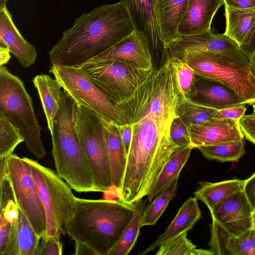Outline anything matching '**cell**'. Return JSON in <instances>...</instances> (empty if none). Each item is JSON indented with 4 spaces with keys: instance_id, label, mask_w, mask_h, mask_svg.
Wrapping results in <instances>:
<instances>
[{
    "instance_id": "45",
    "label": "cell",
    "mask_w": 255,
    "mask_h": 255,
    "mask_svg": "<svg viewBox=\"0 0 255 255\" xmlns=\"http://www.w3.org/2000/svg\"><path fill=\"white\" fill-rule=\"evenodd\" d=\"M75 255H97L88 246L78 242H75Z\"/></svg>"
},
{
    "instance_id": "7",
    "label": "cell",
    "mask_w": 255,
    "mask_h": 255,
    "mask_svg": "<svg viewBox=\"0 0 255 255\" xmlns=\"http://www.w3.org/2000/svg\"><path fill=\"white\" fill-rule=\"evenodd\" d=\"M78 67L118 107L134 96L154 69L146 70L118 60L89 61Z\"/></svg>"
},
{
    "instance_id": "23",
    "label": "cell",
    "mask_w": 255,
    "mask_h": 255,
    "mask_svg": "<svg viewBox=\"0 0 255 255\" xmlns=\"http://www.w3.org/2000/svg\"><path fill=\"white\" fill-rule=\"evenodd\" d=\"M101 119L110 162L113 185L119 191L124 176L128 156L115 123L101 117Z\"/></svg>"
},
{
    "instance_id": "44",
    "label": "cell",
    "mask_w": 255,
    "mask_h": 255,
    "mask_svg": "<svg viewBox=\"0 0 255 255\" xmlns=\"http://www.w3.org/2000/svg\"><path fill=\"white\" fill-rule=\"evenodd\" d=\"M240 48L250 60L255 52V27L248 39L240 46Z\"/></svg>"
},
{
    "instance_id": "21",
    "label": "cell",
    "mask_w": 255,
    "mask_h": 255,
    "mask_svg": "<svg viewBox=\"0 0 255 255\" xmlns=\"http://www.w3.org/2000/svg\"><path fill=\"white\" fill-rule=\"evenodd\" d=\"M197 200L195 197L187 199L166 229L140 255H146L162 244L191 230L201 217Z\"/></svg>"
},
{
    "instance_id": "5",
    "label": "cell",
    "mask_w": 255,
    "mask_h": 255,
    "mask_svg": "<svg viewBox=\"0 0 255 255\" xmlns=\"http://www.w3.org/2000/svg\"><path fill=\"white\" fill-rule=\"evenodd\" d=\"M0 112L20 131L28 150L37 159L46 154L41 138V128L32 99L23 82L0 66Z\"/></svg>"
},
{
    "instance_id": "42",
    "label": "cell",
    "mask_w": 255,
    "mask_h": 255,
    "mask_svg": "<svg viewBox=\"0 0 255 255\" xmlns=\"http://www.w3.org/2000/svg\"><path fill=\"white\" fill-rule=\"evenodd\" d=\"M243 190L254 211L255 210V172L245 180Z\"/></svg>"
},
{
    "instance_id": "2",
    "label": "cell",
    "mask_w": 255,
    "mask_h": 255,
    "mask_svg": "<svg viewBox=\"0 0 255 255\" xmlns=\"http://www.w3.org/2000/svg\"><path fill=\"white\" fill-rule=\"evenodd\" d=\"M134 31L120 1L103 4L77 18L49 52L51 65L78 67Z\"/></svg>"
},
{
    "instance_id": "1",
    "label": "cell",
    "mask_w": 255,
    "mask_h": 255,
    "mask_svg": "<svg viewBox=\"0 0 255 255\" xmlns=\"http://www.w3.org/2000/svg\"><path fill=\"white\" fill-rule=\"evenodd\" d=\"M133 125L125 172L119 190V200L129 205L147 196L171 155L180 148L172 140L173 120L134 106L125 113Z\"/></svg>"
},
{
    "instance_id": "9",
    "label": "cell",
    "mask_w": 255,
    "mask_h": 255,
    "mask_svg": "<svg viewBox=\"0 0 255 255\" xmlns=\"http://www.w3.org/2000/svg\"><path fill=\"white\" fill-rule=\"evenodd\" d=\"M75 126L95 181L102 192L113 186L110 162L101 117L78 105Z\"/></svg>"
},
{
    "instance_id": "49",
    "label": "cell",
    "mask_w": 255,
    "mask_h": 255,
    "mask_svg": "<svg viewBox=\"0 0 255 255\" xmlns=\"http://www.w3.org/2000/svg\"><path fill=\"white\" fill-rule=\"evenodd\" d=\"M253 228L255 230V210L252 213Z\"/></svg>"
},
{
    "instance_id": "13",
    "label": "cell",
    "mask_w": 255,
    "mask_h": 255,
    "mask_svg": "<svg viewBox=\"0 0 255 255\" xmlns=\"http://www.w3.org/2000/svg\"><path fill=\"white\" fill-rule=\"evenodd\" d=\"M131 18L134 31L148 46L153 61L163 64L167 58L159 26L155 0H121Z\"/></svg>"
},
{
    "instance_id": "40",
    "label": "cell",
    "mask_w": 255,
    "mask_h": 255,
    "mask_svg": "<svg viewBox=\"0 0 255 255\" xmlns=\"http://www.w3.org/2000/svg\"><path fill=\"white\" fill-rule=\"evenodd\" d=\"M245 105L237 106L218 110L214 116L215 119H230L240 120L245 115Z\"/></svg>"
},
{
    "instance_id": "50",
    "label": "cell",
    "mask_w": 255,
    "mask_h": 255,
    "mask_svg": "<svg viewBox=\"0 0 255 255\" xmlns=\"http://www.w3.org/2000/svg\"><path fill=\"white\" fill-rule=\"evenodd\" d=\"M253 113L252 114L254 115H255V103L253 104Z\"/></svg>"
},
{
    "instance_id": "33",
    "label": "cell",
    "mask_w": 255,
    "mask_h": 255,
    "mask_svg": "<svg viewBox=\"0 0 255 255\" xmlns=\"http://www.w3.org/2000/svg\"><path fill=\"white\" fill-rule=\"evenodd\" d=\"M187 233L166 242L158 247L156 255H214L210 250L197 249L188 239Z\"/></svg>"
},
{
    "instance_id": "46",
    "label": "cell",
    "mask_w": 255,
    "mask_h": 255,
    "mask_svg": "<svg viewBox=\"0 0 255 255\" xmlns=\"http://www.w3.org/2000/svg\"><path fill=\"white\" fill-rule=\"evenodd\" d=\"M10 52L6 47L0 45V66H3L7 63L10 58Z\"/></svg>"
},
{
    "instance_id": "10",
    "label": "cell",
    "mask_w": 255,
    "mask_h": 255,
    "mask_svg": "<svg viewBox=\"0 0 255 255\" xmlns=\"http://www.w3.org/2000/svg\"><path fill=\"white\" fill-rule=\"evenodd\" d=\"M183 61L196 75L220 82L235 91L249 105L255 103V77L249 70L215 52L194 54Z\"/></svg>"
},
{
    "instance_id": "14",
    "label": "cell",
    "mask_w": 255,
    "mask_h": 255,
    "mask_svg": "<svg viewBox=\"0 0 255 255\" xmlns=\"http://www.w3.org/2000/svg\"><path fill=\"white\" fill-rule=\"evenodd\" d=\"M253 209L243 190L237 192L210 212L212 219L230 234L240 236L253 228Z\"/></svg>"
},
{
    "instance_id": "3",
    "label": "cell",
    "mask_w": 255,
    "mask_h": 255,
    "mask_svg": "<svg viewBox=\"0 0 255 255\" xmlns=\"http://www.w3.org/2000/svg\"><path fill=\"white\" fill-rule=\"evenodd\" d=\"M133 213V204L120 200L76 197L66 233L74 242L88 246L97 255H109L131 220Z\"/></svg>"
},
{
    "instance_id": "18",
    "label": "cell",
    "mask_w": 255,
    "mask_h": 255,
    "mask_svg": "<svg viewBox=\"0 0 255 255\" xmlns=\"http://www.w3.org/2000/svg\"><path fill=\"white\" fill-rule=\"evenodd\" d=\"M208 245L214 255H255V230L253 228L240 236L230 234L212 219Z\"/></svg>"
},
{
    "instance_id": "16",
    "label": "cell",
    "mask_w": 255,
    "mask_h": 255,
    "mask_svg": "<svg viewBox=\"0 0 255 255\" xmlns=\"http://www.w3.org/2000/svg\"><path fill=\"white\" fill-rule=\"evenodd\" d=\"M105 60L123 61L146 70L154 68L148 46L135 31L89 61Z\"/></svg>"
},
{
    "instance_id": "34",
    "label": "cell",
    "mask_w": 255,
    "mask_h": 255,
    "mask_svg": "<svg viewBox=\"0 0 255 255\" xmlns=\"http://www.w3.org/2000/svg\"><path fill=\"white\" fill-rule=\"evenodd\" d=\"M0 219L13 224L18 217V206L8 173L0 180Z\"/></svg>"
},
{
    "instance_id": "24",
    "label": "cell",
    "mask_w": 255,
    "mask_h": 255,
    "mask_svg": "<svg viewBox=\"0 0 255 255\" xmlns=\"http://www.w3.org/2000/svg\"><path fill=\"white\" fill-rule=\"evenodd\" d=\"M33 83L39 95L51 135L54 121L58 113L62 98V88L55 78L47 74L36 75Z\"/></svg>"
},
{
    "instance_id": "27",
    "label": "cell",
    "mask_w": 255,
    "mask_h": 255,
    "mask_svg": "<svg viewBox=\"0 0 255 255\" xmlns=\"http://www.w3.org/2000/svg\"><path fill=\"white\" fill-rule=\"evenodd\" d=\"M192 148L186 147L176 150L164 166L147 195L149 202L163 191L180 173L187 162Z\"/></svg>"
},
{
    "instance_id": "15",
    "label": "cell",
    "mask_w": 255,
    "mask_h": 255,
    "mask_svg": "<svg viewBox=\"0 0 255 255\" xmlns=\"http://www.w3.org/2000/svg\"><path fill=\"white\" fill-rule=\"evenodd\" d=\"M190 147H198L244 139L240 120L213 118L189 127Z\"/></svg>"
},
{
    "instance_id": "36",
    "label": "cell",
    "mask_w": 255,
    "mask_h": 255,
    "mask_svg": "<svg viewBox=\"0 0 255 255\" xmlns=\"http://www.w3.org/2000/svg\"><path fill=\"white\" fill-rule=\"evenodd\" d=\"M169 59L180 91L185 98L187 99L194 87L196 75L186 61L178 59Z\"/></svg>"
},
{
    "instance_id": "8",
    "label": "cell",
    "mask_w": 255,
    "mask_h": 255,
    "mask_svg": "<svg viewBox=\"0 0 255 255\" xmlns=\"http://www.w3.org/2000/svg\"><path fill=\"white\" fill-rule=\"evenodd\" d=\"M49 72L78 105L85 106L108 121L118 124L127 123L120 108L112 102L80 68L52 65Z\"/></svg>"
},
{
    "instance_id": "41",
    "label": "cell",
    "mask_w": 255,
    "mask_h": 255,
    "mask_svg": "<svg viewBox=\"0 0 255 255\" xmlns=\"http://www.w3.org/2000/svg\"><path fill=\"white\" fill-rule=\"evenodd\" d=\"M115 125L119 130L120 136L127 156L130 148L133 132V125L131 123Z\"/></svg>"
},
{
    "instance_id": "38",
    "label": "cell",
    "mask_w": 255,
    "mask_h": 255,
    "mask_svg": "<svg viewBox=\"0 0 255 255\" xmlns=\"http://www.w3.org/2000/svg\"><path fill=\"white\" fill-rule=\"evenodd\" d=\"M62 252L60 238L46 235L40 239L36 255H61Z\"/></svg>"
},
{
    "instance_id": "12",
    "label": "cell",
    "mask_w": 255,
    "mask_h": 255,
    "mask_svg": "<svg viewBox=\"0 0 255 255\" xmlns=\"http://www.w3.org/2000/svg\"><path fill=\"white\" fill-rule=\"evenodd\" d=\"M206 52L220 54L249 70L250 60L240 46L225 33L215 34L212 29L196 34L180 35L168 46L167 57L184 60L193 55Z\"/></svg>"
},
{
    "instance_id": "26",
    "label": "cell",
    "mask_w": 255,
    "mask_h": 255,
    "mask_svg": "<svg viewBox=\"0 0 255 255\" xmlns=\"http://www.w3.org/2000/svg\"><path fill=\"white\" fill-rule=\"evenodd\" d=\"M225 7L226 27L224 33L240 47L255 27V8L235 9Z\"/></svg>"
},
{
    "instance_id": "48",
    "label": "cell",
    "mask_w": 255,
    "mask_h": 255,
    "mask_svg": "<svg viewBox=\"0 0 255 255\" xmlns=\"http://www.w3.org/2000/svg\"><path fill=\"white\" fill-rule=\"evenodd\" d=\"M7 0H0V9L6 7V4Z\"/></svg>"
},
{
    "instance_id": "11",
    "label": "cell",
    "mask_w": 255,
    "mask_h": 255,
    "mask_svg": "<svg viewBox=\"0 0 255 255\" xmlns=\"http://www.w3.org/2000/svg\"><path fill=\"white\" fill-rule=\"evenodd\" d=\"M7 173L18 208L40 239L47 234L45 211L29 165L16 154L7 157Z\"/></svg>"
},
{
    "instance_id": "39",
    "label": "cell",
    "mask_w": 255,
    "mask_h": 255,
    "mask_svg": "<svg viewBox=\"0 0 255 255\" xmlns=\"http://www.w3.org/2000/svg\"><path fill=\"white\" fill-rule=\"evenodd\" d=\"M240 125L244 137L255 145V115H245L240 120Z\"/></svg>"
},
{
    "instance_id": "19",
    "label": "cell",
    "mask_w": 255,
    "mask_h": 255,
    "mask_svg": "<svg viewBox=\"0 0 255 255\" xmlns=\"http://www.w3.org/2000/svg\"><path fill=\"white\" fill-rule=\"evenodd\" d=\"M0 45L6 47L25 68L35 62V48L18 30L6 6L0 9Z\"/></svg>"
},
{
    "instance_id": "30",
    "label": "cell",
    "mask_w": 255,
    "mask_h": 255,
    "mask_svg": "<svg viewBox=\"0 0 255 255\" xmlns=\"http://www.w3.org/2000/svg\"><path fill=\"white\" fill-rule=\"evenodd\" d=\"M209 160L220 162L238 161L245 153V139L197 148Z\"/></svg>"
},
{
    "instance_id": "25",
    "label": "cell",
    "mask_w": 255,
    "mask_h": 255,
    "mask_svg": "<svg viewBox=\"0 0 255 255\" xmlns=\"http://www.w3.org/2000/svg\"><path fill=\"white\" fill-rule=\"evenodd\" d=\"M245 180L234 178L217 182H199L194 193L195 197L203 202L210 212L234 193L243 190Z\"/></svg>"
},
{
    "instance_id": "43",
    "label": "cell",
    "mask_w": 255,
    "mask_h": 255,
    "mask_svg": "<svg viewBox=\"0 0 255 255\" xmlns=\"http://www.w3.org/2000/svg\"><path fill=\"white\" fill-rule=\"evenodd\" d=\"M225 6L235 9L255 8V0H224Z\"/></svg>"
},
{
    "instance_id": "20",
    "label": "cell",
    "mask_w": 255,
    "mask_h": 255,
    "mask_svg": "<svg viewBox=\"0 0 255 255\" xmlns=\"http://www.w3.org/2000/svg\"><path fill=\"white\" fill-rule=\"evenodd\" d=\"M224 0H189L187 11L178 28L179 35H189L211 30L213 18Z\"/></svg>"
},
{
    "instance_id": "22",
    "label": "cell",
    "mask_w": 255,
    "mask_h": 255,
    "mask_svg": "<svg viewBox=\"0 0 255 255\" xmlns=\"http://www.w3.org/2000/svg\"><path fill=\"white\" fill-rule=\"evenodd\" d=\"M162 37L167 50L179 37L178 28L188 8L189 0H155Z\"/></svg>"
},
{
    "instance_id": "31",
    "label": "cell",
    "mask_w": 255,
    "mask_h": 255,
    "mask_svg": "<svg viewBox=\"0 0 255 255\" xmlns=\"http://www.w3.org/2000/svg\"><path fill=\"white\" fill-rule=\"evenodd\" d=\"M16 237L19 255H36L40 238L19 208L16 221Z\"/></svg>"
},
{
    "instance_id": "37",
    "label": "cell",
    "mask_w": 255,
    "mask_h": 255,
    "mask_svg": "<svg viewBox=\"0 0 255 255\" xmlns=\"http://www.w3.org/2000/svg\"><path fill=\"white\" fill-rule=\"evenodd\" d=\"M170 135L173 142L180 148L190 146L189 128L179 117L172 121L170 128Z\"/></svg>"
},
{
    "instance_id": "28",
    "label": "cell",
    "mask_w": 255,
    "mask_h": 255,
    "mask_svg": "<svg viewBox=\"0 0 255 255\" xmlns=\"http://www.w3.org/2000/svg\"><path fill=\"white\" fill-rule=\"evenodd\" d=\"M146 200L140 199L133 204L132 218L124 231L120 240L109 255H127L134 247L141 226V218Z\"/></svg>"
},
{
    "instance_id": "6",
    "label": "cell",
    "mask_w": 255,
    "mask_h": 255,
    "mask_svg": "<svg viewBox=\"0 0 255 255\" xmlns=\"http://www.w3.org/2000/svg\"><path fill=\"white\" fill-rule=\"evenodd\" d=\"M29 166L44 206L47 234L61 238L74 211L76 197L56 172L31 158L22 157Z\"/></svg>"
},
{
    "instance_id": "29",
    "label": "cell",
    "mask_w": 255,
    "mask_h": 255,
    "mask_svg": "<svg viewBox=\"0 0 255 255\" xmlns=\"http://www.w3.org/2000/svg\"><path fill=\"white\" fill-rule=\"evenodd\" d=\"M179 175L169 184L144 209L141 218V226H153L160 218L171 200L175 196Z\"/></svg>"
},
{
    "instance_id": "17",
    "label": "cell",
    "mask_w": 255,
    "mask_h": 255,
    "mask_svg": "<svg viewBox=\"0 0 255 255\" xmlns=\"http://www.w3.org/2000/svg\"><path fill=\"white\" fill-rule=\"evenodd\" d=\"M196 77L188 98L218 110L249 104L235 91L222 83L197 75Z\"/></svg>"
},
{
    "instance_id": "32",
    "label": "cell",
    "mask_w": 255,
    "mask_h": 255,
    "mask_svg": "<svg viewBox=\"0 0 255 255\" xmlns=\"http://www.w3.org/2000/svg\"><path fill=\"white\" fill-rule=\"evenodd\" d=\"M218 111L217 109L187 98L180 105L178 114L189 128L213 119Z\"/></svg>"
},
{
    "instance_id": "35",
    "label": "cell",
    "mask_w": 255,
    "mask_h": 255,
    "mask_svg": "<svg viewBox=\"0 0 255 255\" xmlns=\"http://www.w3.org/2000/svg\"><path fill=\"white\" fill-rule=\"evenodd\" d=\"M24 141L19 129L0 112V157L13 154L17 146Z\"/></svg>"
},
{
    "instance_id": "47",
    "label": "cell",
    "mask_w": 255,
    "mask_h": 255,
    "mask_svg": "<svg viewBox=\"0 0 255 255\" xmlns=\"http://www.w3.org/2000/svg\"><path fill=\"white\" fill-rule=\"evenodd\" d=\"M249 70L255 77V52L250 60Z\"/></svg>"
},
{
    "instance_id": "4",
    "label": "cell",
    "mask_w": 255,
    "mask_h": 255,
    "mask_svg": "<svg viewBox=\"0 0 255 255\" xmlns=\"http://www.w3.org/2000/svg\"><path fill=\"white\" fill-rule=\"evenodd\" d=\"M78 104L64 90L51 135L57 174L77 192H102L97 185L75 126Z\"/></svg>"
}]
</instances>
